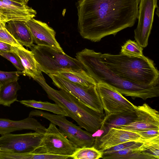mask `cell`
Returning <instances> with one entry per match:
<instances>
[{
  "label": "cell",
  "instance_id": "cell-9",
  "mask_svg": "<svg viewBox=\"0 0 159 159\" xmlns=\"http://www.w3.org/2000/svg\"><path fill=\"white\" fill-rule=\"evenodd\" d=\"M96 87L105 116L135 112V106L114 88L101 82L96 83Z\"/></svg>",
  "mask_w": 159,
  "mask_h": 159
},
{
  "label": "cell",
  "instance_id": "cell-2",
  "mask_svg": "<svg viewBox=\"0 0 159 159\" xmlns=\"http://www.w3.org/2000/svg\"><path fill=\"white\" fill-rule=\"evenodd\" d=\"M75 57L96 83L107 84L122 95L130 97L133 99L140 98L145 100L159 96V83L141 85L122 78L101 61L99 52L85 48L77 52Z\"/></svg>",
  "mask_w": 159,
  "mask_h": 159
},
{
  "label": "cell",
  "instance_id": "cell-21",
  "mask_svg": "<svg viewBox=\"0 0 159 159\" xmlns=\"http://www.w3.org/2000/svg\"><path fill=\"white\" fill-rule=\"evenodd\" d=\"M20 89L17 80L7 83L0 86V105L10 107L17 101V93Z\"/></svg>",
  "mask_w": 159,
  "mask_h": 159
},
{
  "label": "cell",
  "instance_id": "cell-8",
  "mask_svg": "<svg viewBox=\"0 0 159 159\" xmlns=\"http://www.w3.org/2000/svg\"><path fill=\"white\" fill-rule=\"evenodd\" d=\"M48 75L52 80L53 84L58 89L70 93L89 108L104 114L96 84L85 87L69 82L56 75Z\"/></svg>",
  "mask_w": 159,
  "mask_h": 159
},
{
  "label": "cell",
  "instance_id": "cell-19",
  "mask_svg": "<svg viewBox=\"0 0 159 159\" xmlns=\"http://www.w3.org/2000/svg\"><path fill=\"white\" fill-rule=\"evenodd\" d=\"M136 117L135 112L105 116L99 130H105L104 134L111 128L131 123Z\"/></svg>",
  "mask_w": 159,
  "mask_h": 159
},
{
  "label": "cell",
  "instance_id": "cell-20",
  "mask_svg": "<svg viewBox=\"0 0 159 159\" xmlns=\"http://www.w3.org/2000/svg\"><path fill=\"white\" fill-rule=\"evenodd\" d=\"M64 80L71 83L85 87L96 84L95 80L86 71H63L57 75Z\"/></svg>",
  "mask_w": 159,
  "mask_h": 159
},
{
  "label": "cell",
  "instance_id": "cell-17",
  "mask_svg": "<svg viewBox=\"0 0 159 159\" xmlns=\"http://www.w3.org/2000/svg\"><path fill=\"white\" fill-rule=\"evenodd\" d=\"M0 12L5 16L8 21L19 20L26 22L36 16L35 10L25 5L22 7L11 6L0 1Z\"/></svg>",
  "mask_w": 159,
  "mask_h": 159
},
{
  "label": "cell",
  "instance_id": "cell-23",
  "mask_svg": "<svg viewBox=\"0 0 159 159\" xmlns=\"http://www.w3.org/2000/svg\"><path fill=\"white\" fill-rule=\"evenodd\" d=\"M101 151L93 146L83 147L76 149L70 158L75 159H98L102 158Z\"/></svg>",
  "mask_w": 159,
  "mask_h": 159
},
{
  "label": "cell",
  "instance_id": "cell-34",
  "mask_svg": "<svg viewBox=\"0 0 159 159\" xmlns=\"http://www.w3.org/2000/svg\"><path fill=\"white\" fill-rule=\"evenodd\" d=\"M5 28V25L0 22V29Z\"/></svg>",
  "mask_w": 159,
  "mask_h": 159
},
{
  "label": "cell",
  "instance_id": "cell-4",
  "mask_svg": "<svg viewBox=\"0 0 159 159\" xmlns=\"http://www.w3.org/2000/svg\"><path fill=\"white\" fill-rule=\"evenodd\" d=\"M47 93L48 98L61 107L81 128L92 134L101 128L105 115L85 105L67 92L55 90L46 83L43 75L34 80Z\"/></svg>",
  "mask_w": 159,
  "mask_h": 159
},
{
  "label": "cell",
  "instance_id": "cell-32",
  "mask_svg": "<svg viewBox=\"0 0 159 159\" xmlns=\"http://www.w3.org/2000/svg\"><path fill=\"white\" fill-rule=\"evenodd\" d=\"M8 21L7 17L0 12V22L5 25Z\"/></svg>",
  "mask_w": 159,
  "mask_h": 159
},
{
  "label": "cell",
  "instance_id": "cell-33",
  "mask_svg": "<svg viewBox=\"0 0 159 159\" xmlns=\"http://www.w3.org/2000/svg\"><path fill=\"white\" fill-rule=\"evenodd\" d=\"M11 0L13 1H15V2H19V3H23V4H25L24 3V2L23 0Z\"/></svg>",
  "mask_w": 159,
  "mask_h": 159
},
{
  "label": "cell",
  "instance_id": "cell-25",
  "mask_svg": "<svg viewBox=\"0 0 159 159\" xmlns=\"http://www.w3.org/2000/svg\"><path fill=\"white\" fill-rule=\"evenodd\" d=\"M143 143L137 142L133 145L125 149L112 153L102 155V158L104 159H125V157L132 152Z\"/></svg>",
  "mask_w": 159,
  "mask_h": 159
},
{
  "label": "cell",
  "instance_id": "cell-1",
  "mask_svg": "<svg viewBox=\"0 0 159 159\" xmlns=\"http://www.w3.org/2000/svg\"><path fill=\"white\" fill-rule=\"evenodd\" d=\"M140 0H78V29L81 37L93 42L132 27Z\"/></svg>",
  "mask_w": 159,
  "mask_h": 159
},
{
  "label": "cell",
  "instance_id": "cell-10",
  "mask_svg": "<svg viewBox=\"0 0 159 159\" xmlns=\"http://www.w3.org/2000/svg\"><path fill=\"white\" fill-rule=\"evenodd\" d=\"M43 134L35 132L3 135L0 137V151L17 153H32L40 144Z\"/></svg>",
  "mask_w": 159,
  "mask_h": 159
},
{
  "label": "cell",
  "instance_id": "cell-11",
  "mask_svg": "<svg viewBox=\"0 0 159 159\" xmlns=\"http://www.w3.org/2000/svg\"><path fill=\"white\" fill-rule=\"evenodd\" d=\"M157 0H140L137 19L138 23L134 30L136 42L143 48L148 44L152 29L155 9L158 8Z\"/></svg>",
  "mask_w": 159,
  "mask_h": 159
},
{
  "label": "cell",
  "instance_id": "cell-18",
  "mask_svg": "<svg viewBox=\"0 0 159 159\" xmlns=\"http://www.w3.org/2000/svg\"><path fill=\"white\" fill-rule=\"evenodd\" d=\"M13 51L20 58L25 68L23 75L32 78L34 80L42 74L38 63L31 51L23 47L13 46Z\"/></svg>",
  "mask_w": 159,
  "mask_h": 159
},
{
  "label": "cell",
  "instance_id": "cell-6",
  "mask_svg": "<svg viewBox=\"0 0 159 159\" xmlns=\"http://www.w3.org/2000/svg\"><path fill=\"white\" fill-rule=\"evenodd\" d=\"M33 116L43 117L57 125L60 131L76 148L92 147L94 145L95 138L92 134L69 121L65 116L35 110L29 115V117Z\"/></svg>",
  "mask_w": 159,
  "mask_h": 159
},
{
  "label": "cell",
  "instance_id": "cell-29",
  "mask_svg": "<svg viewBox=\"0 0 159 159\" xmlns=\"http://www.w3.org/2000/svg\"><path fill=\"white\" fill-rule=\"evenodd\" d=\"M137 142L135 141L126 142L117 145L108 149L101 151L102 152V155L112 153L132 146Z\"/></svg>",
  "mask_w": 159,
  "mask_h": 159
},
{
  "label": "cell",
  "instance_id": "cell-15",
  "mask_svg": "<svg viewBox=\"0 0 159 159\" xmlns=\"http://www.w3.org/2000/svg\"><path fill=\"white\" fill-rule=\"evenodd\" d=\"M23 129L32 130L44 134L47 128L32 117L28 116L25 119L18 121L0 118V134L1 135Z\"/></svg>",
  "mask_w": 159,
  "mask_h": 159
},
{
  "label": "cell",
  "instance_id": "cell-24",
  "mask_svg": "<svg viewBox=\"0 0 159 159\" xmlns=\"http://www.w3.org/2000/svg\"><path fill=\"white\" fill-rule=\"evenodd\" d=\"M143 48L136 42L129 39L121 47L120 54L129 57H142Z\"/></svg>",
  "mask_w": 159,
  "mask_h": 159
},
{
  "label": "cell",
  "instance_id": "cell-31",
  "mask_svg": "<svg viewBox=\"0 0 159 159\" xmlns=\"http://www.w3.org/2000/svg\"><path fill=\"white\" fill-rule=\"evenodd\" d=\"M13 46L9 44L0 41V52H13Z\"/></svg>",
  "mask_w": 159,
  "mask_h": 159
},
{
  "label": "cell",
  "instance_id": "cell-22",
  "mask_svg": "<svg viewBox=\"0 0 159 159\" xmlns=\"http://www.w3.org/2000/svg\"><path fill=\"white\" fill-rule=\"evenodd\" d=\"M20 102L28 107L44 110L53 113L65 116H68L66 112L59 106L56 103H52L48 102L37 101L34 100H23Z\"/></svg>",
  "mask_w": 159,
  "mask_h": 159
},
{
  "label": "cell",
  "instance_id": "cell-26",
  "mask_svg": "<svg viewBox=\"0 0 159 159\" xmlns=\"http://www.w3.org/2000/svg\"><path fill=\"white\" fill-rule=\"evenodd\" d=\"M0 55L11 62L18 70L24 73L25 68L19 56L15 52H0Z\"/></svg>",
  "mask_w": 159,
  "mask_h": 159
},
{
  "label": "cell",
  "instance_id": "cell-5",
  "mask_svg": "<svg viewBox=\"0 0 159 159\" xmlns=\"http://www.w3.org/2000/svg\"><path fill=\"white\" fill-rule=\"evenodd\" d=\"M30 48L40 70L48 75H57L63 71L77 72L85 70L76 58L70 57L65 52H58L48 47L34 44Z\"/></svg>",
  "mask_w": 159,
  "mask_h": 159
},
{
  "label": "cell",
  "instance_id": "cell-28",
  "mask_svg": "<svg viewBox=\"0 0 159 159\" xmlns=\"http://www.w3.org/2000/svg\"><path fill=\"white\" fill-rule=\"evenodd\" d=\"M0 41L17 47H23L15 39L6 28L0 29Z\"/></svg>",
  "mask_w": 159,
  "mask_h": 159
},
{
  "label": "cell",
  "instance_id": "cell-35",
  "mask_svg": "<svg viewBox=\"0 0 159 159\" xmlns=\"http://www.w3.org/2000/svg\"><path fill=\"white\" fill-rule=\"evenodd\" d=\"M24 3L25 4L27 5V4L29 1V0H23Z\"/></svg>",
  "mask_w": 159,
  "mask_h": 159
},
{
  "label": "cell",
  "instance_id": "cell-12",
  "mask_svg": "<svg viewBox=\"0 0 159 159\" xmlns=\"http://www.w3.org/2000/svg\"><path fill=\"white\" fill-rule=\"evenodd\" d=\"M135 108L136 117L132 122L114 127L133 132L159 129V114L158 111L146 103L141 106H135Z\"/></svg>",
  "mask_w": 159,
  "mask_h": 159
},
{
  "label": "cell",
  "instance_id": "cell-13",
  "mask_svg": "<svg viewBox=\"0 0 159 159\" xmlns=\"http://www.w3.org/2000/svg\"><path fill=\"white\" fill-rule=\"evenodd\" d=\"M25 23L32 35L33 42L37 45L48 47L58 52H64L56 39L55 31L47 23L34 18Z\"/></svg>",
  "mask_w": 159,
  "mask_h": 159
},
{
  "label": "cell",
  "instance_id": "cell-16",
  "mask_svg": "<svg viewBox=\"0 0 159 159\" xmlns=\"http://www.w3.org/2000/svg\"><path fill=\"white\" fill-rule=\"evenodd\" d=\"M5 28L22 46L30 48L34 45L32 35L25 22L10 20L5 24Z\"/></svg>",
  "mask_w": 159,
  "mask_h": 159
},
{
  "label": "cell",
  "instance_id": "cell-7",
  "mask_svg": "<svg viewBox=\"0 0 159 159\" xmlns=\"http://www.w3.org/2000/svg\"><path fill=\"white\" fill-rule=\"evenodd\" d=\"M77 149L56 125L51 122L40 144L32 153L67 156L70 157Z\"/></svg>",
  "mask_w": 159,
  "mask_h": 159
},
{
  "label": "cell",
  "instance_id": "cell-30",
  "mask_svg": "<svg viewBox=\"0 0 159 159\" xmlns=\"http://www.w3.org/2000/svg\"><path fill=\"white\" fill-rule=\"evenodd\" d=\"M135 132L140 136L142 140L159 135V129H150Z\"/></svg>",
  "mask_w": 159,
  "mask_h": 159
},
{
  "label": "cell",
  "instance_id": "cell-3",
  "mask_svg": "<svg viewBox=\"0 0 159 159\" xmlns=\"http://www.w3.org/2000/svg\"><path fill=\"white\" fill-rule=\"evenodd\" d=\"M99 57L109 69L124 79L143 85L159 83V72L153 61L144 55L139 57L99 52Z\"/></svg>",
  "mask_w": 159,
  "mask_h": 159
},
{
  "label": "cell",
  "instance_id": "cell-14",
  "mask_svg": "<svg viewBox=\"0 0 159 159\" xmlns=\"http://www.w3.org/2000/svg\"><path fill=\"white\" fill-rule=\"evenodd\" d=\"M135 141L142 143L136 133L115 127L110 128L104 134L95 138L93 147L100 151L124 143Z\"/></svg>",
  "mask_w": 159,
  "mask_h": 159
},
{
  "label": "cell",
  "instance_id": "cell-27",
  "mask_svg": "<svg viewBox=\"0 0 159 159\" xmlns=\"http://www.w3.org/2000/svg\"><path fill=\"white\" fill-rule=\"evenodd\" d=\"M22 75H23V72L19 70L7 72L0 70V86L8 82L18 80Z\"/></svg>",
  "mask_w": 159,
  "mask_h": 159
}]
</instances>
